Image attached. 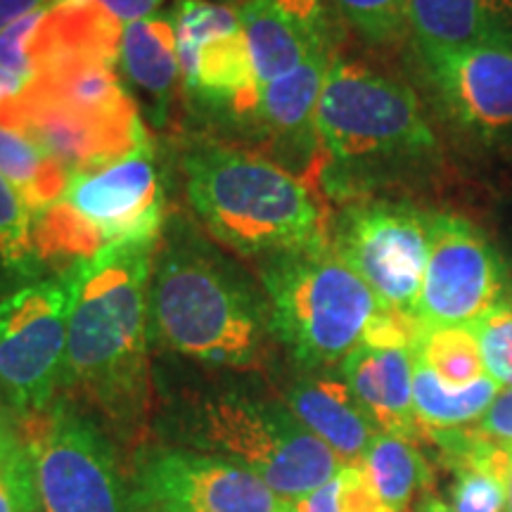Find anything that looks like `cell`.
Returning a JSON list of instances; mask_svg holds the SVG:
<instances>
[{"label": "cell", "mask_w": 512, "mask_h": 512, "mask_svg": "<svg viewBox=\"0 0 512 512\" xmlns=\"http://www.w3.org/2000/svg\"><path fill=\"white\" fill-rule=\"evenodd\" d=\"M157 242L100 249L69 266L74 278L62 384L119 422L143 413L147 382L150 280Z\"/></svg>", "instance_id": "cell-1"}, {"label": "cell", "mask_w": 512, "mask_h": 512, "mask_svg": "<svg viewBox=\"0 0 512 512\" xmlns=\"http://www.w3.org/2000/svg\"><path fill=\"white\" fill-rule=\"evenodd\" d=\"M150 325L176 354L221 368H256L271 332L266 294L181 219L155 254Z\"/></svg>", "instance_id": "cell-2"}, {"label": "cell", "mask_w": 512, "mask_h": 512, "mask_svg": "<svg viewBox=\"0 0 512 512\" xmlns=\"http://www.w3.org/2000/svg\"><path fill=\"white\" fill-rule=\"evenodd\" d=\"M183 171L195 214L235 252L271 256L328 245L309 188L268 159L200 143L185 152Z\"/></svg>", "instance_id": "cell-3"}, {"label": "cell", "mask_w": 512, "mask_h": 512, "mask_svg": "<svg viewBox=\"0 0 512 512\" xmlns=\"http://www.w3.org/2000/svg\"><path fill=\"white\" fill-rule=\"evenodd\" d=\"M316 133L332 164L330 185L344 192L406 174L437 157V136L411 88L347 60L330 64Z\"/></svg>", "instance_id": "cell-4"}, {"label": "cell", "mask_w": 512, "mask_h": 512, "mask_svg": "<svg viewBox=\"0 0 512 512\" xmlns=\"http://www.w3.org/2000/svg\"><path fill=\"white\" fill-rule=\"evenodd\" d=\"M261 285L273 337L309 370L344 361L382 309L330 245L266 256Z\"/></svg>", "instance_id": "cell-5"}, {"label": "cell", "mask_w": 512, "mask_h": 512, "mask_svg": "<svg viewBox=\"0 0 512 512\" xmlns=\"http://www.w3.org/2000/svg\"><path fill=\"white\" fill-rule=\"evenodd\" d=\"M188 439L247 467L290 501L313 494L347 465L283 403L245 394H221L197 403Z\"/></svg>", "instance_id": "cell-6"}, {"label": "cell", "mask_w": 512, "mask_h": 512, "mask_svg": "<svg viewBox=\"0 0 512 512\" xmlns=\"http://www.w3.org/2000/svg\"><path fill=\"white\" fill-rule=\"evenodd\" d=\"M19 434L27 512H136L100 427L67 401L27 413Z\"/></svg>", "instance_id": "cell-7"}, {"label": "cell", "mask_w": 512, "mask_h": 512, "mask_svg": "<svg viewBox=\"0 0 512 512\" xmlns=\"http://www.w3.org/2000/svg\"><path fill=\"white\" fill-rule=\"evenodd\" d=\"M74 278L62 271L0 302V384L22 413L46 411L62 384Z\"/></svg>", "instance_id": "cell-8"}, {"label": "cell", "mask_w": 512, "mask_h": 512, "mask_svg": "<svg viewBox=\"0 0 512 512\" xmlns=\"http://www.w3.org/2000/svg\"><path fill=\"white\" fill-rule=\"evenodd\" d=\"M427 266L415 304L425 328L470 325L508 299V268L484 230L456 214H427Z\"/></svg>", "instance_id": "cell-9"}, {"label": "cell", "mask_w": 512, "mask_h": 512, "mask_svg": "<svg viewBox=\"0 0 512 512\" xmlns=\"http://www.w3.org/2000/svg\"><path fill=\"white\" fill-rule=\"evenodd\" d=\"M427 211L403 202H356L339 214L335 249L384 309L413 313L427 266Z\"/></svg>", "instance_id": "cell-10"}, {"label": "cell", "mask_w": 512, "mask_h": 512, "mask_svg": "<svg viewBox=\"0 0 512 512\" xmlns=\"http://www.w3.org/2000/svg\"><path fill=\"white\" fill-rule=\"evenodd\" d=\"M169 19L188 98L226 117L256 114L261 83L238 12L211 0H178Z\"/></svg>", "instance_id": "cell-11"}, {"label": "cell", "mask_w": 512, "mask_h": 512, "mask_svg": "<svg viewBox=\"0 0 512 512\" xmlns=\"http://www.w3.org/2000/svg\"><path fill=\"white\" fill-rule=\"evenodd\" d=\"M136 512H292V501L233 460L147 448L133 472Z\"/></svg>", "instance_id": "cell-12"}, {"label": "cell", "mask_w": 512, "mask_h": 512, "mask_svg": "<svg viewBox=\"0 0 512 512\" xmlns=\"http://www.w3.org/2000/svg\"><path fill=\"white\" fill-rule=\"evenodd\" d=\"M60 200L102 249L157 242L164 226V181L152 140L110 164L74 171Z\"/></svg>", "instance_id": "cell-13"}, {"label": "cell", "mask_w": 512, "mask_h": 512, "mask_svg": "<svg viewBox=\"0 0 512 512\" xmlns=\"http://www.w3.org/2000/svg\"><path fill=\"white\" fill-rule=\"evenodd\" d=\"M446 112L472 136L512 131V48L501 43L418 53Z\"/></svg>", "instance_id": "cell-14"}, {"label": "cell", "mask_w": 512, "mask_h": 512, "mask_svg": "<svg viewBox=\"0 0 512 512\" xmlns=\"http://www.w3.org/2000/svg\"><path fill=\"white\" fill-rule=\"evenodd\" d=\"M342 375L351 394L382 434L425 441V427L413 406V351L403 347L358 344L342 361Z\"/></svg>", "instance_id": "cell-15"}, {"label": "cell", "mask_w": 512, "mask_h": 512, "mask_svg": "<svg viewBox=\"0 0 512 512\" xmlns=\"http://www.w3.org/2000/svg\"><path fill=\"white\" fill-rule=\"evenodd\" d=\"M119 67L128 93L138 102L140 110H145L152 124L164 126L181 79L178 43L171 19L155 15L124 24Z\"/></svg>", "instance_id": "cell-16"}, {"label": "cell", "mask_w": 512, "mask_h": 512, "mask_svg": "<svg viewBox=\"0 0 512 512\" xmlns=\"http://www.w3.org/2000/svg\"><path fill=\"white\" fill-rule=\"evenodd\" d=\"M285 399L294 418L347 465L361 463L370 441L380 432L342 380L302 377L287 389Z\"/></svg>", "instance_id": "cell-17"}, {"label": "cell", "mask_w": 512, "mask_h": 512, "mask_svg": "<svg viewBox=\"0 0 512 512\" xmlns=\"http://www.w3.org/2000/svg\"><path fill=\"white\" fill-rule=\"evenodd\" d=\"M240 22L261 86L292 72L311 55L328 53V24L306 22L278 0H247Z\"/></svg>", "instance_id": "cell-18"}, {"label": "cell", "mask_w": 512, "mask_h": 512, "mask_svg": "<svg viewBox=\"0 0 512 512\" xmlns=\"http://www.w3.org/2000/svg\"><path fill=\"white\" fill-rule=\"evenodd\" d=\"M330 64V53H316L292 72L261 86L256 119L275 140L313 150L318 143L316 110Z\"/></svg>", "instance_id": "cell-19"}, {"label": "cell", "mask_w": 512, "mask_h": 512, "mask_svg": "<svg viewBox=\"0 0 512 512\" xmlns=\"http://www.w3.org/2000/svg\"><path fill=\"white\" fill-rule=\"evenodd\" d=\"M408 29L413 31L418 53L489 43L505 46L479 0H411Z\"/></svg>", "instance_id": "cell-20"}, {"label": "cell", "mask_w": 512, "mask_h": 512, "mask_svg": "<svg viewBox=\"0 0 512 512\" xmlns=\"http://www.w3.org/2000/svg\"><path fill=\"white\" fill-rule=\"evenodd\" d=\"M501 389L489 373L465 387H451L425 363L413 358V406L425 430H453L479 420Z\"/></svg>", "instance_id": "cell-21"}, {"label": "cell", "mask_w": 512, "mask_h": 512, "mask_svg": "<svg viewBox=\"0 0 512 512\" xmlns=\"http://www.w3.org/2000/svg\"><path fill=\"white\" fill-rule=\"evenodd\" d=\"M358 465L375 494L399 512H411L413 498L432 489V465L427 458L413 441L392 434H377Z\"/></svg>", "instance_id": "cell-22"}, {"label": "cell", "mask_w": 512, "mask_h": 512, "mask_svg": "<svg viewBox=\"0 0 512 512\" xmlns=\"http://www.w3.org/2000/svg\"><path fill=\"white\" fill-rule=\"evenodd\" d=\"M0 174L8 178L31 211L60 200L72 176L34 140L3 124H0Z\"/></svg>", "instance_id": "cell-23"}, {"label": "cell", "mask_w": 512, "mask_h": 512, "mask_svg": "<svg viewBox=\"0 0 512 512\" xmlns=\"http://www.w3.org/2000/svg\"><path fill=\"white\" fill-rule=\"evenodd\" d=\"M43 273L34 238L31 209L12 183L0 174V285H29Z\"/></svg>", "instance_id": "cell-24"}, {"label": "cell", "mask_w": 512, "mask_h": 512, "mask_svg": "<svg viewBox=\"0 0 512 512\" xmlns=\"http://www.w3.org/2000/svg\"><path fill=\"white\" fill-rule=\"evenodd\" d=\"M413 358L425 363L451 387H465L486 375L482 349L467 325L422 328L413 347Z\"/></svg>", "instance_id": "cell-25"}, {"label": "cell", "mask_w": 512, "mask_h": 512, "mask_svg": "<svg viewBox=\"0 0 512 512\" xmlns=\"http://www.w3.org/2000/svg\"><path fill=\"white\" fill-rule=\"evenodd\" d=\"M292 512H399L389 508L370 486L363 467L344 465L313 494L292 501Z\"/></svg>", "instance_id": "cell-26"}, {"label": "cell", "mask_w": 512, "mask_h": 512, "mask_svg": "<svg viewBox=\"0 0 512 512\" xmlns=\"http://www.w3.org/2000/svg\"><path fill=\"white\" fill-rule=\"evenodd\" d=\"M339 15L368 43L387 46L408 31L411 0H332Z\"/></svg>", "instance_id": "cell-27"}, {"label": "cell", "mask_w": 512, "mask_h": 512, "mask_svg": "<svg viewBox=\"0 0 512 512\" xmlns=\"http://www.w3.org/2000/svg\"><path fill=\"white\" fill-rule=\"evenodd\" d=\"M467 328L477 337L486 373L512 389V302L496 306Z\"/></svg>", "instance_id": "cell-28"}, {"label": "cell", "mask_w": 512, "mask_h": 512, "mask_svg": "<svg viewBox=\"0 0 512 512\" xmlns=\"http://www.w3.org/2000/svg\"><path fill=\"white\" fill-rule=\"evenodd\" d=\"M0 512H27V491H24L22 451L8 463L0 465Z\"/></svg>", "instance_id": "cell-29"}, {"label": "cell", "mask_w": 512, "mask_h": 512, "mask_svg": "<svg viewBox=\"0 0 512 512\" xmlns=\"http://www.w3.org/2000/svg\"><path fill=\"white\" fill-rule=\"evenodd\" d=\"M477 430L491 439L512 441V389L496 396L489 411L479 418Z\"/></svg>", "instance_id": "cell-30"}, {"label": "cell", "mask_w": 512, "mask_h": 512, "mask_svg": "<svg viewBox=\"0 0 512 512\" xmlns=\"http://www.w3.org/2000/svg\"><path fill=\"white\" fill-rule=\"evenodd\" d=\"M121 24L138 22V19L155 17L164 0H100Z\"/></svg>", "instance_id": "cell-31"}, {"label": "cell", "mask_w": 512, "mask_h": 512, "mask_svg": "<svg viewBox=\"0 0 512 512\" xmlns=\"http://www.w3.org/2000/svg\"><path fill=\"white\" fill-rule=\"evenodd\" d=\"M484 15L505 46L512 48V0H479Z\"/></svg>", "instance_id": "cell-32"}, {"label": "cell", "mask_w": 512, "mask_h": 512, "mask_svg": "<svg viewBox=\"0 0 512 512\" xmlns=\"http://www.w3.org/2000/svg\"><path fill=\"white\" fill-rule=\"evenodd\" d=\"M48 0H0V31H5L10 24L19 22L31 12L41 10Z\"/></svg>", "instance_id": "cell-33"}, {"label": "cell", "mask_w": 512, "mask_h": 512, "mask_svg": "<svg viewBox=\"0 0 512 512\" xmlns=\"http://www.w3.org/2000/svg\"><path fill=\"white\" fill-rule=\"evenodd\" d=\"M24 86H27V81H22L5 67H0V107H5L10 100H15L17 95L24 91Z\"/></svg>", "instance_id": "cell-34"}, {"label": "cell", "mask_w": 512, "mask_h": 512, "mask_svg": "<svg viewBox=\"0 0 512 512\" xmlns=\"http://www.w3.org/2000/svg\"><path fill=\"white\" fill-rule=\"evenodd\" d=\"M17 448H19V437L10 430L8 425H5L3 420H0V465L8 463V460L17 453Z\"/></svg>", "instance_id": "cell-35"}, {"label": "cell", "mask_w": 512, "mask_h": 512, "mask_svg": "<svg viewBox=\"0 0 512 512\" xmlns=\"http://www.w3.org/2000/svg\"><path fill=\"white\" fill-rule=\"evenodd\" d=\"M418 512H453V510L448 508V505H446L444 501H439V498L427 496L425 501H422V505H420V510H418Z\"/></svg>", "instance_id": "cell-36"}, {"label": "cell", "mask_w": 512, "mask_h": 512, "mask_svg": "<svg viewBox=\"0 0 512 512\" xmlns=\"http://www.w3.org/2000/svg\"><path fill=\"white\" fill-rule=\"evenodd\" d=\"M505 489H508V512H512V458L508 467V477H505Z\"/></svg>", "instance_id": "cell-37"}, {"label": "cell", "mask_w": 512, "mask_h": 512, "mask_svg": "<svg viewBox=\"0 0 512 512\" xmlns=\"http://www.w3.org/2000/svg\"><path fill=\"white\" fill-rule=\"evenodd\" d=\"M501 145H505V150H508V155L512 157V131L501 140Z\"/></svg>", "instance_id": "cell-38"}, {"label": "cell", "mask_w": 512, "mask_h": 512, "mask_svg": "<svg viewBox=\"0 0 512 512\" xmlns=\"http://www.w3.org/2000/svg\"><path fill=\"white\" fill-rule=\"evenodd\" d=\"M211 3H221V5H233V3H247V0H211Z\"/></svg>", "instance_id": "cell-39"}]
</instances>
